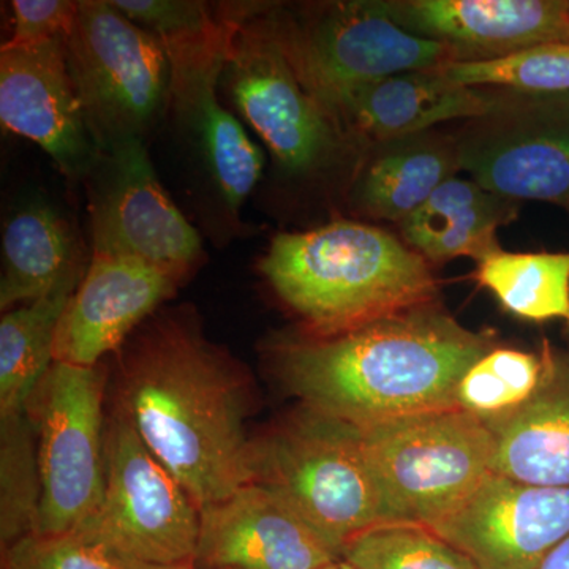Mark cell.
Masks as SVG:
<instances>
[{
	"label": "cell",
	"instance_id": "cell-1",
	"mask_svg": "<svg viewBox=\"0 0 569 569\" xmlns=\"http://www.w3.org/2000/svg\"><path fill=\"white\" fill-rule=\"evenodd\" d=\"M246 387L197 326L164 318L123 355L114 407L201 511L250 482Z\"/></svg>",
	"mask_w": 569,
	"mask_h": 569
},
{
	"label": "cell",
	"instance_id": "cell-2",
	"mask_svg": "<svg viewBox=\"0 0 569 569\" xmlns=\"http://www.w3.org/2000/svg\"><path fill=\"white\" fill-rule=\"evenodd\" d=\"M489 332L463 328L437 302L276 351L284 388L359 429L458 407L468 369L492 350Z\"/></svg>",
	"mask_w": 569,
	"mask_h": 569
},
{
	"label": "cell",
	"instance_id": "cell-3",
	"mask_svg": "<svg viewBox=\"0 0 569 569\" xmlns=\"http://www.w3.org/2000/svg\"><path fill=\"white\" fill-rule=\"evenodd\" d=\"M261 272L310 337L343 335L437 302L429 261L381 228L350 220L276 236Z\"/></svg>",
	"mask_w": 569,
	"mask_h": 569
},
{
	"label": "cell",
	"instance_id": "cell-4",
	"mask_svg": "<svg viewBox=\"0 0 569 569\" xmlns=\"http://www.w3.org/2000/svg\"><path fill=\"white\" fill-rule=\"evenodd\" d=\"M250 482L271 490L342 559L351 539L389 526L362 429L302 403L250 441Z\"/></svg>",
	"mask_w": 569,
	"mask_h": 569
},
{
	"label": "cell",
	"instance_id": "cell-5",
	"mask_svg": "<svg viewBox=\"0 0 569 569\" xmlns=\"http://www.w3.org/2000/svg\"><path fill=\"white\" fill-rule=\"evenodd\" d=\"M362 436L389 526H432L492 473L496 436L460 408L392 419Z\"/></svg>",
	"mask_w": 569,
	"mask_h": 569
},
{
	"label": "cell",
	"instance_id": "cell-6",
	"mask_svg": "<svg viewBox=\"0 0 569 569\" xmlns=\"http://www.w3.org/2000/svg\"><path fill=\"white\" fill-rule=\"evenodd\" d=\"M66 51L100 153L146 142L170 107L171 63L160 41L112 0H82Z\"/></svg>",
	"mask_w": 569,
	"mask_h": 569
},
{
	"label": "cell",
	"instance_id": "cell-7",
	"mask_svg": "<svg viewBox=\"0 0 569 569\" xmlns=\"http://www.w3.org/2000/svg\"><path fill=\"white\" fill-rule=\"evenodd\" d=\"M263 14L299 80L325 108L370 82L460 61L451 47L400 28L387 2L325 3L299 18L264 7Z\"/></svg>",
	"mask_w": 569,
	"mask_h": 569
},
{
	"label": "cell",
	"instance_id": "cell-8",
	"mask_svg": "<svg viewBox=\"0 0 569 569\" xmlns=\"http://www.w3.org/2000/svg\"><path fill=\"white\" fill-rule=\"evenodd\" d=\"M77 531L127 569L194 567L200 509L116 407L104 427L102 503Z\"/></svg>",
	"mask_w": 569,
	"mask_h": 569
},
{
	"label": "cell",
	"instance_id": "cell-9",
	"mask_svg": "<svg viewBox=\"0 0 569 569\" xmlns=\"http://www.w3.org/2000/svg\"><path fill=\"white\" fill-rule=\"evenodd\" d=\"M104 376L54 362L26 406L37 438L41 505L37 535L80 530L104 490Z\"/></svg>",
	"mask_w": 569,
	"mask_h": 569
},
{
	"label": "cell",
	"instance_id": "cell-10",
	"mask_svg": "<svg viewBox=\"0 0 569 569\" xmlns=\"http://www.w3.org/2000/svg\"><path fill=\"white\" fill-rule=\"evenodd\" d=\"M263 10L261 3H247L231 36L222 81L282 170L310 174L329 163L346 132L299 80Z\"/></svg>",
	"mask_w": 569,
	"mask_h": 569
},
{
	"label": "cell",
	"instance_id": "cell-11",
	"mask_svg": "<svg viewBox=\"0 0 569 569\" xmlns=\"http://www.w3.org/2000/svg\"><path fill=\"white\" fill-rule=\"evenodd\" d=\"M456 142L460 170L489 192L569 211V92H498Z\"/></svg>",
	"mask_w": 569,
	"mask_h": 569
},
{
	"label": "cell",
	"instance_id": "cell-12",
	"mask_svg": "<svg viewBox=\"0 0 569 569\" xmlns=\"http://www.w3.org/2000/svg\"><path fill=\"white\" fill-rule=\"evenodd\" d=\"M86 182L93 254L132 258L178 282L200 261V234L164 192L144 141L100 153Z\"/></svg>",
	"mask_w": 569,
	"mask_h": 569
},
{
	"label": "cell",
	"instance_id": "cell-13",
	"mask_svg": "<svg viewBox=\"0 0 569 569\" xmlns=\"http://www.w3.org/2000/svg\"><path fill=\"white\" fill-rule=\"evenodd\" d=\"M238 22L227 36L212 43L167 52L171 63L168 108L173 112L183 146L197 162V170L231 216L242 208L264 168L263 152L250 140L244 126L224 110L217 96Z\"/></svg>",
	"mask_w": 569,
	"mask_h": 569
},
{
	"label": "cell",
	"instance_id": "cell-14",
	"mask_svg": "<svg viewBox=\"0 0 569 569\" xmlns=\"http://www.w3.org/2000/svg\"><path fill=\"white\" fill-rule=\"evenodd\" d=\"M427 529L478 569H538L569 537V488L489 473L455 511Z\"/></svg>",
	"mask_w": 569,
	"mask_h": 569
},
{
	"label": "cell",
	"instance_id": "cell-15",
	"mask_svg": "<svg viewBox=\"0 0 569 569\" xmlns=\"http://www.w3.org/2000/svg\"><path fill=\"white\" fill-rule=\"evenodd\" d=\"M66 39L0 52V119L39 144L70 181H86L100 151L67 63Z\"/></svg>",
	"mask_w": 569,
	"mask_h": 569
},
{
	"label": "cell",
	"instance_id": "cell-16",
	"mask_svg": "<svg viewBox=\"0 0 569 569\" xmlns=\"http://www.w3.org/2000/svg\"><path fill=\"white\" fill-rule=\"evenodd\" d=\"M337 561L320 533L254 482L200 511L197 569H325Z\"/></svg>",
	"mask_w": 569,
	"mask_h": 569
},
{
	"label": "cell",
	"instance_id": "cell-17",
	"mask_svg": "<svg viewBox=\"0 0 569 569\" xmlns=\"http://www.w3.org/2000/svg\"><path fill=\"white\" fill-rule=\"evenodd\" d=\"M387 6L400 28L451 47L460 61L569 43V0H396Z\"/></svg>",
	"mask_w": 569,
	"mask_h": 569
},
{
	"label": "cell",
	"instance_id": "cell-18",
	"mask_svg": "<svg viewBox=\"0 0 569 569\" xmlns=\"http://www.w3.org/2000/svg\"><path fill=\"white\" fill-rule=\"evenodd\" d=\"M179 282L132 258L92 254L56 332L54 362L97 367L151 316Z\"/></svg>",
	"mask_w": 569,
	"mask_h": 569
},
{
	"label": "cell",
	"instance_id": "cell-19",
	"mask_svg": "<svg viewBox=\"0 0 569 569\" xmlns=\"http://www.w3.org/2000/svg\"><path fill=\"white\" fill-rule=\"evenodd\" d=\"M498 92L468 88L441 70L410 71L351 89L326 110L351 137L377 144L429 132L456 119H473L496 111Z\"/></svg>",
	"mask_w": 569,
	"mask_h": 569
},
{
	"label": "cell",
	"instance_id": "cell-20",
	"mask_svg": "<svg viewBox=\"0 0 569 569\" xmlns=\"http://www.w3.org/2000/svg\"><path fill=\"white\" fill-rule=\"evenodd\" d=\"M541 381L518 410L488 421L496 436L492 473L526 485L569 488V353L548 342Z\"/></svg>",
	"mask_w": 569,
	"mask_h": 569
},
{
	"label": "cell",
	"instance_id": "cell-21",
	"mask_svg": "<svg viewBox=\"0 0 569 569\" xmlns=\"http://www.w3.org/2000/svg\"><path fill=\"white\" fill-rule=\"evenodd\" d=\"M516 216L515 201L478 182L451 178L400 224L403 242L426 261L485 260L501 249L497 231Z\"/></svg>",
	"mask_w": 569,
	"mask_h": 569
},
{
	"label": "cell",
	"instance_id": "cell-22",
	"mask_svg": "<svg viewBox=\"0 0 569 569\" xmlns=\"http://www.w3.org/2000/svg\"><path fill=\"white\" fill-rule=\"evenodd\" d=\"M460 170L456 138L429 132L381 144L351 186L356 211L402 223Z\"/></svg>",
	"mask_w": 569,
	"mask_h": 569
},
{
	"label": "cell",
	"instance_id": "cell-23",
	"mask_svg": "<svg viewBox=\"0 0 569 569\" xmlns=\"http://www.w3.org/2000/svg\"><path fill=\"white\" fill-rule=\"evenodd\" d=\"M86 268L61 213L44 201H28L3 223L0 309L37 301Z\"/></svg>",
	"mask_w": 569,
	"mask_h": 569
},
{
	"label": "cell",
	"instance_id": "cell-24",
	"mask_svg": "<svg viewBox=\"0 0 569 569\" xmlns=\"http://www.w3.org/2000/svg\"><path fill=\"white\" fill-rule=\"evenodd\" d=\"M84 271L52 293L3 312L0 320V418L24 413L29 399L54 365L56 332Z\"/></svg>",
	"mask_w": 569,
	"mask_h": 569
},
{
	"label": "cell",
	"instance_id": "cell-25",
	"mask_svg": "<svg viewBox=\"0 0 569 569\" xmlns=\"http://www.w3.org/2000/svg\"><path fill=\"white\" fill-rule=\"evenodd\" d=\"M475 279L523 320H563L569 326V252L509 253L478 261Z\"/></svg>",
	"mask_w": 569,
	"mask_h": 569
},
{
	"label": "cell",
	"instance_id": "cell-26",
	"mask_svg": "<svg viewBox=\"0 0 569 569\" xmlns=\"http://www.w3.org/2000/svg\"><path fill=\"white\" fill-rule=\"evenodd\" d=\"M41 478L37 438L28 415L0 418V548L37 533Z\"/></svg>",
	"mask_w": 569,
	"mask_h": 569
},
{
	"label": "cell",
	"instance_id": "cell-27",
	"mask_svg": "<svg viewBox=\"0 0 569 569\" xmlns=\"http://www.w3.org/2000/svg\"><path fill=\"white\" fill-rule=\"evenodd\" d=\"M542 370L541 355L492 348L460 380L458 407L485 421L507 417L533 396Z\"/></svg>",
	"mask_w": 569,
	"mask_h": 569
},
{
	"label": "cell",
	"instance_id": "cell-28",
	"mask_svg": "<svg viewBox=\"0 0 569 569\" xmlns=\"http://www.w3.org/2000/svg\"><path fill=\"white\" fill-rule=\"evenodd\" d=\"M340 560L355 569H478L432 530L407 523L359 535L348 542Z\"/></svg>",
	"mask_w": 569,
	"mask_h": 569
},
{
	"label": "cell",
	"instance_id": "cell-29",
	"mask_svg": "<svg viewBox=\"0 0 569 569\" xmlns=\"http://www.w3.org/2000/svg\"><path fill=\"white\" fill-rule=\"evenodd\" d=\"M134 24L152 33L167 52L203 47L222 39L244 3L213 7L194 0H112Z\"/></svg>",
	"mask_w": 569,
	"mask_h": 569
},
{
	"label": "cell",
	"instance_id": "cell-30",
	"mask_svg": "<svg viewBox=\"0 0 569 569\" xmlns=\"http://www.w3.org/2000/svg\"><path fill=\"white\" fill-rule=\"evenodd\" d=\"M468 88H501L526 93L569 92V52L533 48L507 58L456 61L441 69Z\"/></svg>",
	"mask_w": 569,
	"mask_h": 569
},
{
	"label": "cell",
	"instance_id": "cell-31",
	"mask_svg": "<svg viewBox=\"0 0 569 569\" xmlns=\"http://www.w3.org/2000/svg\"><path fill=\"white\" fill-rule=\"evenodd\" d=\"M2 569H127L78 531L29 535L2 552Z\"/></svg>",
	"mask_w": 569,
	"mask_h": 569
},
{
	"label": "cell",
	"instance_id": "cell-32",
	"mask_svg": "<svg viewBox=\"0 0 569 569\" xmlns=\"http://www.w3.org/2000/svg\"><path fill=\"white\" fill-rule=\"evenodd\" d=\"M80 2L71 0H14L13 31L2 48L20 50L67 37L77 20Z\"/></svg>",
	"mask_w": 569,
	"mask_h": 569
},
{
	"label": "cell",
	"instance_id": "cell-33",
	"mask_svg": "<svg viewBox=\"0 0 569 569\" xmlns=\"http://www.w3.org/2000/svg\"><path fill=\"white\" fill-rule=\"evenodd\" d=\"M538 569H569V537L546 557Z\"/></svg>",
	"mask_w": 569,
	"mask_h": 569
},
{
	"label": "cell",
	"instance_id": "cell-34",
	"mask_svg": "<svg viewBox=\"0 0 569 569\" xmlns=\"http://www.w3.org/2000/svg\"><path fill=\"white\" fill-rule=\"evenodd\" d=\"M550 48H553V50L561 51V52H569V43L563 44H549Z\"/></svg>",
	"mask_w": 569,
	"mask_h": 569
},
{
	"label": "cell",
	"instance_id": "cell-35",
	"mask_svg": "<svg viewBox=\"0 0 569 569\" xmlns=\"http://www.w3.org/2000/svg\"><path fill=\"white\" fill-rule=\"evenodd\" d=\"M340 569H355L350 567V565L346 563V561L340 560Z\"/></svg>",
	"mask_w": 569,
	"mask_h": 569
},
{
	"label": "cell",
	"instance_id": "cell-36",
	"mask_svg": "<svg viewBox=\"0 0 569 569\" xmlns=\"http://www.w3.org/2000/svg\"><path fill=\"white\" fill-rule=\"evenodd\" d=\"M157 569H197L193 565H189V567H174V568H157Z\"/></svg>",
	"mask_w": 569,
	"mask_h": 569
},
{
	"label": "cell",
	"instance_id": "cell-37",
	"mask_svg": "<svg viewBox=\"0 0 569 569\" xmlns=\"http://www.w3.org/2000/svg\"><path fill=\"white\" fill-rule=\"evenodd\" d=\"M325 569H340V561H337V563L331 565V567L325 568Z\"/></svg>",
	"mask_w": 569,
	"mask_h": 569
}]
</instances>
